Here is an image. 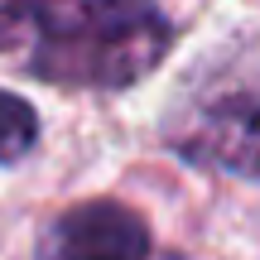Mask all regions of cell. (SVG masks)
Here are the masks:
<instances>
[{
    "label": "cell",
    "instance_id": "cell-1",
    "mask_svg": "<svg viewBox=\"0 0 260 260\" xmlns=\"http://www.w3.org/2000/svg\"><path fill=\"white\" fill-rule=\"evenodd\" d=\"M29 15L24 73L73 92H125L164 63L174 24L154 0H0Z\"/></svg>",
    "mask_w": 260,
    "mask_h": 260
},
{
    "label": "cell",
    "instance_id": "cell-2",
    "mask_svg": "<svg viewBox=\"0 0 260 260\" xmlns=\"http://www.w3.org/2000/svg\"><path fill=\"white\" fill-rule=\"evenodd\" d=\"M164 140L193 169L260 183V87L232 82L188 96L169 116Z\"/></svg>",
    "mask_w": 260,
    "mask_h": 260
},
{
    "label": "cell",
    "instance_id": "cell-3",
    "mask_svg": "<svg viewBox=\"0 0 260 260\" xmlns=\"http://www.w3.org/2000/svg\"><path fill=\"white\" fill-rule=\"evenodd\" d=\"M154 241L149 226L135 207L116 203V198H92L39 232L34 260H149Z\"/></svg>",
    "mask_w": 260,
    "mask_h": 260
},
{
    "label": "cell",
    "instance_id": "cell-4",
    "mask_svg": "<svg viewBox=\"0 0 260 260\" xmlns=\"http://www.w3.org/2000/svg\"><path fill=\"white\" fill-rule=\"evenodd\" d=\"M39 111L24 102V96L5 92L0 87V169L19 164V159H29V149L39 145Z\"/></svg>",
    "mask_w": 260,
    "mask_h": 260
},
{
    "label": "cell",
    "instance_id": "cell-5",
    "mask_svg": "<svg viewBox=\"0 0 260 260\" xmlns=\"http://www.w3.org/2000/svg\"><path fill=\"white\" fill-rule=\"evenodd\" d=\"M24 39H34L29 15H24V10H15V5H0V53L15 48V44H24Z\"/></svg>",
    "mask_w": 260,
    "mask_h": 260
}]
</instances>
